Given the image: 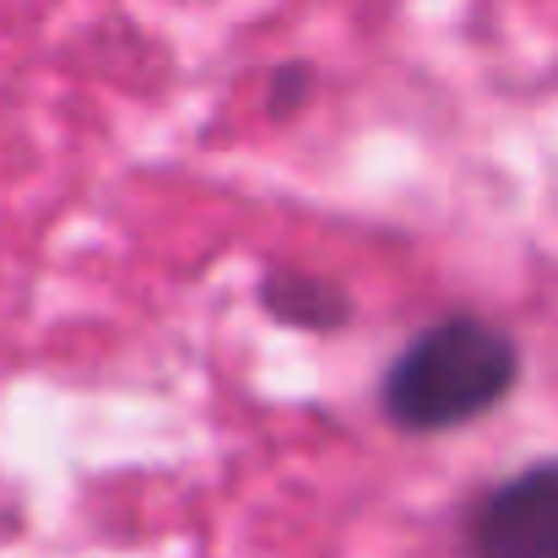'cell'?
<instances>
[{
  "instance_id": "6da1fadb",
  "label": "cell",
  "mask_w": 558,
  "mask_h": 558,
  "mask_svg": "<svg viewBox=\"0 0 558 558\" xmlns=\"http://www.w3.org/2000/svg\"><path fill=\"white\" fill-rule=\"evenodd\" d=\"M521 385V342L477 315V310H450L428 320L412 342L379 374V412L401 434H456L494 407L510 401Z\"/></svg>"
},
{
  "instance_id": "7a4b0ae2",
  "label": "cell",
  "mask_w": 558,
  "mask_h": 558,
  "mask_svg": "<svg viewBox=\"0 0 558 558\" xmlns=\"http://www.w3.org/2000/svg\"><path fill=\"white\" fill-rule=\"evenodd\" d=\"M461 548L466 558H558V456L488 483L461 521Z\"/></svg>"
},
{
  "instance_id": "3957f363",
  "label": "cell",
  "mask_w": 558,
  "mask_h": 558,
  "mask_svg": "<svg viewBox=\"0 0 558 558\" xmlns=\"http://www.w3.org/2000/svg\"><path fill=\"white\" fill-rule=\"evenodd\" d=\"M260 310L293 331H342L353 320L348 288H337L331 277H315V271H293V266H277L260 277Z\"/></svg>"
},
{
  "instance_id": "277c9868",
  "label": "cell",
  "mask_w": 558,
  "mask_h": 558,
  "mask_svg": "<svg viewBox=\"0 0 558 558\" xmlns=\"http://www.w3.org/2000/svg\"><path fill=\"white\" fill-rule=\"evenodd\" d=\"M310 93H315V71L293 60V65H277V71H271V98H266V104H271L277 120H288V114H299V109L310 104Z\"/></svg>"
}]
</instances>
